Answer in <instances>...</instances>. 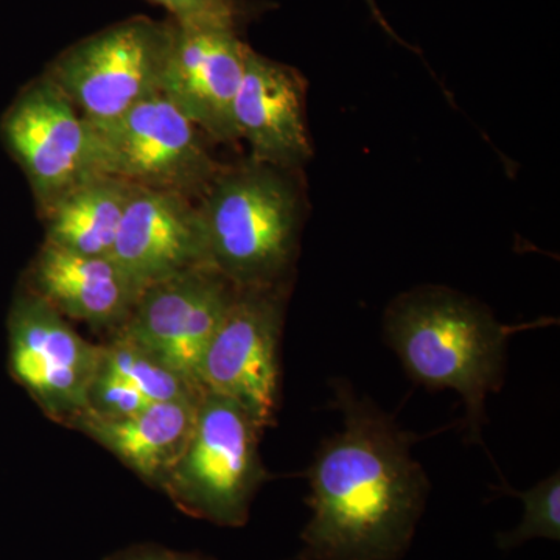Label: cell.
<instances>
[{
	"label": "cell",
	"instance_id": "1",
	"mask_svg": "<svg viewBox=\"0 0 560 560\" xmlns=\"http://www.w3.org/2000/svg\"><path fill=\"white\" fill-rule=\"evenodd\" d=\"M342 430L319 445L307 471L311 521L298 560H400L410 550L430 481L411 447L418 434L331 381Z\"/></svg>",
	"mask_w": 560,
	"mask_h": 560
},
{
	"label": "cell",
	"instance_id": "2",
	"mask_svg": "<svg viewBox=\"0 0 560 560\" xmlns=\"http://www.w3.org/2000/svg\"><path fill=\"white\" fill-rule=\"evenodd\" d=\"M517 330L480 301L440 285L401 293L383 316L385 340L408 377L463 399L467 444L485 445L486 400L503 386L508 341Z\"/></svg>",
	"mask_w": 560,
	"mask_h": 560
},
{
	"label": "cell",
	"instance_id": "3",
	"mask_svg": "<svg viewBox=\"0 0 560 560\" xmlns=\"http://www.w3.org/2000/svg\"><path fill=\"white\" fill-rule=\"evenodd\" d=\"M296 173L248 158L221 167L197 201L209 265L237 289L290 283L305 215Z\"/></svg>",
	"mask_w": 560,
	"mask_h": 560
},
{
	"label": "cell",
	"instance_id": "4",
	"mask_svg": "<svg viewBox=\"0 0 560 560\" xmlns=\"http://www.w3.org/2000/svg\"><path fill=\"white\" fill-rule=\"evenodd\" d=\"M261 431L241 404L205 390L189 441L161 488L184 514L241 528L268 480L259 453Z\"/></svg>",
	"mask_w": 560,
	"mask_h": 560
},
{
	"label": "cell",
	"instance_id": "5",
	"mask_svg": "<svg viewBox=\"0 0 560 560\" xmlns=\"http://www.w3.org/2000/svg\"><path fill=\"white\" fill-rule=\"evenodd\" d=\"M175 24L136 16L70 46L44 73L94 127L161 95Z\"/></svg>",
	"mask_w": 560,
	"mask_h": 560
},
{
	"label": "cell",
	"instance_id": "6",
	"mask_svg": "<svg viewBox=\"0 0 560 560\" xmlns=\"http://www.w3.org/2000/svg\"><path fill=\"white\" fill-rule=\"evenodd\" d=\"M94 130L102 173L132 186L198 201L221 171L200 128L162 95Z\"/></svg>",
	"mask_w": 560,
	"mask_h": 560
},
{
	"label": "cell",
	"instance_id": "7",
	"mask_svg": "<svg viewBox=\"0 0 560 560\" xmlns=\"http://www.w3.org/2000/svg\"><path fill=\"white\" fill-rule=\"evenodd\" d=\"M290 285L238 289L198 370L202 389L237 401L264 430L279 411V345Z\"/></svg>",
	"mask_w": 560,
	"mask_h": 560
},
{
	"label": "cell",
	"instance_id": "8",
	"mask_svg": "<svg viewBox=\"0 0 560 560\" xmlns=\"http://www.w3.org/2000/svg\"><path fill=\"white\" fill-rule=\"evenodd\" d=\"M9 337L14 381L51 420L70 427L88 410L102 346L81 338L57 308L32 290L14 301Z\"/></svg>",
	"mask_w": 560,
	"mask_h": 560
},
{
	"label": "cell",
	"instance_id": "9",
	"mask_svg": "<svg viewBox=\"0 0 560 560\" xmlns=\"http://www.w3.org/2000/svg\"><path fill=\"white\" fill-rule=\"evenodd\" d=\"M237 290L210 265L180 271L145 287L117 334L202 389L198 383L202 355Z\"/></svg>",
	"mask_w": 560,
	"mask_h": 560
},
{
	"label": "cell",
	"instance_id": "10",
	"mask_svg": "<svg viewBox=\"0 0 560 560\" xmlns=\"http://www.w3.org/2000/svg\"><path fill=\"white\" fill-rule=\"evenodd\" d=\"M2 131L31 180L40 212L72 187L102 173L97 132L44 75L11 106Z\"/></svg>",
	"mask_w": 560,
	"mask_h": 560
},
{
	"label": "cell",
	"instance_id": "11",
	"mask_svg": "<svg viewBox=\"0 0 560 560\" xmlns=\"http://www.w3.org/2000/svg\"><path fill=\"white\" fill-rule=\"evenodd\" d=\"M248 49L235 28L175 24L162 97L208 138L237 142L241 139L235 128L234 103Z\"/></svg>",
	"mask_w": 560,
	"mask_h": 560
},
{
	"label": "cell",
	"instance_id": "12",
	"mask_svg": "<svg viewBox=\"0 0 560 560\" xmlns=\"http://www.w3.org/2000/svg\"><path fill=\"white\" fill-rule=\"evenodd\" d=\"M305 92L307 83L300 70L249 47L234 121L238 139L249 145L250 160L293 172H301L312 160Z\"/></svg>",
	"mask_w": 560,
	"mask_h": 560
},
{
	"label": "cell",
	"instance_id": "13",
	"mask_svg": "<svg viewBox=\"0 0 560 560\" xmlns=\"http://www.w3.org/2000/svg\"><path fill=\"white\" fill-rule=\"evenodd\" d=\"M110 257L142 290L180 271L209 265L197 201L136 187Z\"/></svg>",
	"mask_w": 560,
	"mask_h": 560
},
{
	"label": "cell",
	"instance_id": "14",
	"mask_svg": "<svg viewBox=\"0 0 560 560\" xmlns=\"http://www.w3.org/2000/svg\"><path fill=\"white\" fill-rule=\"evenodd\" d=\"M32 291L62 316L92 327L128 319L142 287L109 256H83L44 243L32 270Z\"/></svg>",
	"mask_w": 560,
	"mask_h": 560
},
{
	"label": "cell",
	"instance_id": "15",
	"mask_svg": "<svg viewBox=\"0 0 560 560\" xmlns=\"http://www.w3.org/2000/svg\"><path fill=\"white\" fill-rule=\"evenodd\" d=\"M200 400L153 401L120 419L84 411L70 427L108 448L143 480L160 486L189 441Z\"/></svg>",
	"mask_w": 560,
	"mask_h": 560
},
{
	"label": "cell",
	"instance_id": "16",
	"mask_svg": "<svg viewBox=\"0 0 560 560\" xmlns=\"http://www.w3.org/2000/svg\"><path fill=\"white\" fill-rule=\"evenodd\" d=\"M136 187L98 173L44 210L46 243L83 256H109Z\"/></svg>",
	"mask_w": 560,
	"mask_h": 560
},
{
	"label": "cell",
	"instance_id": "17",
	"mask_svg": "<svg viewBox=\"0 0 560 560\" xmlns=\"http://www.w3.org/2000/svg\"><path fill=\"white\" fill-rule=\"evenodd\" d=\"M101 364L131 383L151 401L198 400L205 393L120 334L102 346Z\"/></svg>",
	"mask_w": 560,
	"mask_h": 560
},
{
	"label": "cell",
	"instance_id": "18",
	"mask_svg": "<svg viewBox=\"0 0 560 560\" xmlns=\"http://www.w3.org/2000/svg\"><path fill=\"white\" fill-rule=\"evenodd\" d=\"M511 495L522 500L523 518L517 528L500 533L497 545L500 550L510 551L533 539H560V475L555 471L550 477L537 482L533 488L521 492L503 486Z\"/></svg>",
	"mask_w": 560,
	"mask_h": 560
},
{
	"label": "cell",
	"instance_id": "19",
	"mask_svg": "<svg viewBox=\"0 0 560 560\" xmlns=\"http://www.w3.org/2000/svg\"><path fill=\"white\" fill-rule=\"evenodd\" d=\"M167 10L172 21L189 27H230L241 31L257 9L246 0H149Z\"/></svg>",
	"mask_w": 560,
	"mask_h": 560
},
{
	"label": "cell",
	"instance_id": "20",
	"mask_svg": "<svg viewBox=\"0 0 560 560\" xmlns=\"http://www.w3.org/2000/svg\"><path fill=\"white\" fill-rule=\"evenodd\" d=\"M153 401L138 388L106 368H98L88 393V410L106 419L128 418L142 411Z\"/></svg>",
	"mask_w": 560,
	"mask_h": 560
},
{
	"label": "cell",
	"instance_id": "21",
	"mask_svg": "<svg viewBox=\"0 0 560 560\" xmlns=\"http://www.w3.org/2000/svg\"><path fill=\"white\" fill-rule=\"evenodd\" d=\"M105 560H215L198 552H179L160 545H136L114 552Z\"/></svg>",
	"mask_w": 560,
	"mask_h": 560
},
{
	"label": "cell",
	"instance_id": "22",
	"mask_svg": "<svg viewBox=\"0 0 560 560\" xmlns=\"http://www.w3.org/2000/svg\"><path fill=\"white\" fill-rule=\"evenodd\" d=\"M368 5H370V9L372 11V14H374L375 20L381 22V25L383 28H385L386 32L389 33V35H393V38H396L397 40H400L397 38L396 33L393 32V28L389 27L388 22L385 21V18L382 16L381 10H378L377 3H375V0H366ZM401 43V40H400Z\"/></svg>",
	"mask_w": 560,
	"mask_h": 560
}]
</instances>
